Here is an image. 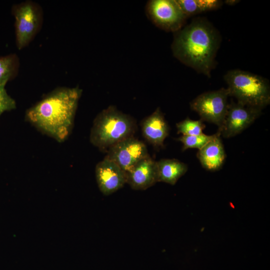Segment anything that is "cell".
Instances as JSON below:
<instances>
[{
	"label": "cell",
	"instance_id": "cell-1",
	"mask_svg": "<svg viewBox=\"0 0 270 270\" xmlns=\"http://www.w3.org/2000/svg\"><path fill=\"white\" fill-rule=\"evenodd\" d=\"M82 90L58 87L28 109L26 120L57 142H64L72 130Z\"/></svg>",
	"mask_w": 270,
	"mask_h": 270
},
{
	"label": "cell",
	"instance_id": "cell-2",
	"mask_svg": "<svg viewBox=\"0 0 270 270\" xmlns=\"http://www.w3.org/2000/svg\"><path fill=\"white\" fill-rule=\"evenodd\" d=\"M220 40L218 31L210 22L198 18L174 32L172 50L181 62L210 77Z\"/></svg>",
	"mask_w": 270,
	"mask_h": 270
},
{
	"label": "cell",
	"instance_id": "cell-3",
	"mask_svg": "<svg viewBox=\"0 0 270 270\" xmlns=\"http://www.w3.org/2000/svg\"><path fill=\"white\" fill-rule=\"evenodd\" d=\"M136 128V122L130 116L110 106L94 120L90 142L100 150L107 151L118 142L132 136Z\"/></svg>",
	"mask_w": 270,
	"mask_h": 270
},
{
	"label": "cell",
	"instance_id": "cell-4",
	"mask_svg": "<svg viewBox=\"0 0 270 270\" xmlns=\"http://www.w3.org/2000/svg\"><path fill=\"white\" fill-rule=\"evenodd\" d=\"M229 96L244 106L262 110L270 102V87L265 78L240 70L228 71L224 76Z\"/></svg>",
	"mask_w": 270,
	"mask_h": 270
},
{
	"label": "cell",
	"instance_id": "cell-5",
	"mask_svg": "<svg viewBox=\"0 0 270 270\" xmlns=\"http://www.w3.org/2000/svg\"><path fill=\"white\" fill-rule=\"evenodd\" d=\"M12 12L15 19L16 46L22 50L31 42L40 29L42 10L38 4L28 0L14 5Z\"/></svg>",
	"mask_w": 270,
	"mask_h": 270
},
{
	"label": "cell",
	"instance_id": "cell-6",
	"mask_svg": "<svg viewBox=\"0 0 270 270\" xmlns=\"http://www.w3.org/2000/svg\"><path fill=\"white\" fill-rule=\"evenodd\" d=\"M228 96L227 88L206 92L194 99L190 103V106L198 114L202 121L216 124L219 130L228 111Z\"/></svg>",
	"mask_w": 270,
	"mask_h": 270
},
{
	"label": "cell",
	"instance_id": "cell-7",
	"mask_svg": "<svg viewBox=\"0 0 270 270\" xmlns=\"http://www.w3.org/2000/svg\"><path fill=\"white\" fill-rule=\"evenodd\" d=\"M150 20L158 28L174 33L180 30L187 18L176 0H150L146 6Z\"/></svg>",
	"mask_w": 270,
	"mask_h": 270
},
{
	"label": "cell",
	"instance_id": "cell-8",
	"mask_svg": "<svg viewBox=\"0 0 270 270\" xmlns=\"http://www.w3.org/2000/svg\"><path fill=\"white\" fill-rule=\"evenodd\" d=\"M261 111L232 100L218 132L224 138L234 136L248 128L260 116Z\"/></svg>",
	"mask_w": 270,
	"mask_h": 270
},
{
	"label": "cell",
	"instance_id": "cell-9",
	"mask_svg": "<svg viewBox=\"0 0 270 270\" xmlns=\"http://www.w3.org/2000/svg\"><path fill=\"white\" fill-rule=\"evenodd\" d=\"M106 156L128 172L139 161L149 156L146 144L133 136L110 148Z\"/></svg>",
	"mask_w": 270,
	"mask_h": 270
},
{
	"label": "cell",
	"instance_id": "cell-10",
	"mask_svg": "<svg viewBox=\"0 0 270 270\" xmlns=\"http://www.w3.org/2000/svg\"><path fill=\"white\" fill-rule=\"evenodd\" d=\"M95 174L98 187L105 196L114 193L126 183V172L106 156L97 164Z\"/></svg>",
	"mask_w": 270,
	"mask_h": 270
},
{
	"label": "cell",
	"instance_id": "cell-11",
	"mask_svg": "<svg viewBox=\"0 0 270 270\" xmlns=\"http://www.w3.org/2000/svg\"><path fill=\"white\" fill-rule=\"evenodd\" d=\"M126 183L134 190H145L158 181L156 162L150 156L136 164L128 172Z\"/></svg>",
	"mask_w": 270,
	"mask_h": 270
},
{
	"label": "cell",
	"instance_id": "cell-12",
	"mask_svg": "<svg viewBox=\"0 0 270 270\" xmlns=\"http://www.w3.org/2000/svg\"><path fill=\"white\" fill-rule=\"evenodd\" d=\"M143 136L155 147L164 146V142L169 134V128L160 108L141 122Z\"/></svg>",
	"mask_w": 270,
	"mask_h": 270
},
{
	"label": "cell",
	"instance_id": "cell-13",
	"mask_svg": "<svg viewBox=\"0 0 270 270\" xmlns=\"http://www.w3.org/2000/svg\"><path fill=\"white\" fill-rule=\"evenodd\" d=\"M220 136L217 132L209 142L199 150L197 154L202 166L208 170H219L224 162L226 154Z\"/></svg>",
	"mask_w": 270,
	"mask_h": 270
},
{
	"label": "cell",
	"instance_id": "cell-14",
	"mask_svg": "<svg viewBox=\"0 0 270 270\" xmlns=\"http://www.w3.org/2000/svg\"><path fill=\"white\" fill-rule=\"evenodd\" d=\"M158 182H164L171 185L178 180L188 170V166L176 159H161L156 162Z\"/></svg>",
	"mask_w": 270,
	"mask_h": 270
},
{
	"label": "cell",
	"instance_id": "cell-15",
	"mask_svg": "<svg viewBox=\"0 0 270 270\" xmlns=\"http://www.w3.org/2000/svg\"><path fill=\"white\" fill-rule=\"evenodd\" d=\"M19 66V58L16 54L0 56V86H6L8 81L16 76Z\"/></svg>",
	"mask_w": 270,
	"mask_h": 270
},
{
	"label": "cell",
	"instance_id": "cell-16",
	"mask_svg": "<svg viewBox=\"0 0 270 270\" xmlns=\"http://www.w3.org/2000/svg\"><path fill=\"white\" fill-rule=\"evenodd\" d=\"M178 134L183 136L198 135L202 134L206 125L201 119L192 120L188 118L176 124Z\"/></svg>",
	"mask_w": 270,
	"mask_h": 270
},
{
	"label": "cell",
	"instance_id": "cell-17",
	"mask_svg": "<svg viewBox=\"0 0 270 270\" xmlns=\"http://www.w3.org/2000/svg\"><path fill=\"white\" fill-rule=\"evenodd\" d=\"M214 135L209 136L204 133L198 135H182L177 140L183 144L182 151L188 148H198L199 150L213 138Z\"/></svg>",
	"mask_w": 270,
	"mask_h": 270
},
{
	"label": "cell",
	"instance_id": "cell-18",
	"mask_svg": "<svg viewBox=\"0 0 270 270\" xmlns=\"http://www.w3.org/2000/svg\"><path fill=\"white\" fill-rule=\"evenodd\" d=\"M186 17L204 12L200 0H176Z\"/></svg>",
	"mask_w": 270,
	"mask_h": 270
},
{
	"label": "cell",
	"instance_id": "cell-19",
	"mask_svg": "<svg viewBox=\"0 0 270 270\" xmlns=\"http://www.w3.org/2000/svg\"><path fill=\"white\" fill-rule=\"evenodd\" d=\"M16 107L15 100L8 94L5 86H0V116L5 112L14 110Z\"/></svg>",
	"mask_w": 270,
	"mask_h": 270
},
{
	"label": "cell",
	"instance_id": "cell-20",
	"mask_svg": "<svg viewBox=\"0 0 270 270\" xmlns=\"http://www.w3.org/2000/svg\"><path fill=\"white\" fill-rule=\"evenodd\" d=\"M237 2H239V1H237V0H226L224 2L227 4L233 5V4H236Z\"/></svg>",
	"mask_w": 270,
	"mask_h": 270
}]
</instances>
